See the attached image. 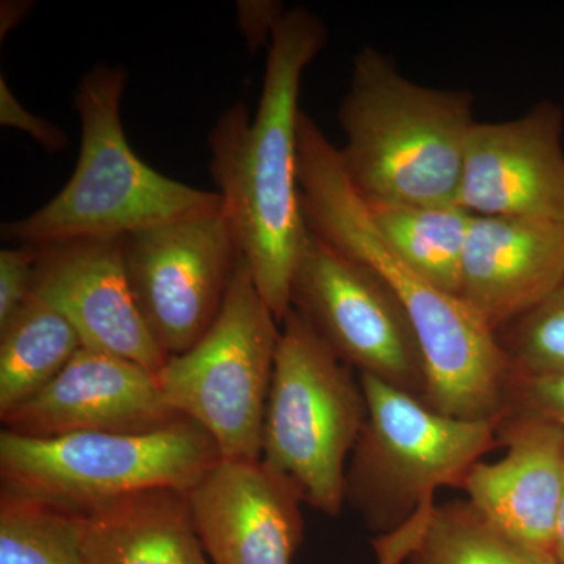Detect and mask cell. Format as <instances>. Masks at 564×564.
<instances>
[{
    "instance_id": "cell-9",
    "label": "cell",
    "mask_w": 564,
    "mask_h": 564,
    "mask_svg": "<svg viewBox=\"0 0 564 564\" xmlns=\"http://www.w3.org/2000/svg\"><path fill=\"white\" fill-rule=\"evenodd\" d=\"M291 306L358 375L425 399V358L399 296L313 232L293 273Z\"/></svg>"
},
{
    "instance_id": "cell-7",
    "label": "cell",
    "mask_w": 564,
    "mask_h": 564,
    "mask_svg": "<svg viewBox=\"0 0 564 564\" xmlns=\"http://www.w3.org/2000/svg\"><path fill=\"white\" fill-rule=\"evenodd\" d=\"M221 455L209 433L182 417L143 433L25 437L0 433V488L82 513L150 489L191 492Z\"/></svg>"
},
{
    "instance_id": "cell-24",
    "label": "cell",
    "mask_w": 564,
    "mask_h": 564,
    "mask_svg": "<svg viewBox=\"0 0 564 564\" xmlns=\"http://www.w3.org/2000/svg\"><path fill=\"white\" fill-rule=\"evenodd\" d=\"M35 262L36 248L32 245H18L0 251V328L31 296Z\"/></svg>"
},
{
    "instance_id": "cell-14",
    "label": "cell",
    "mask_w": 564,
    "mask_h": 564,
    "mask_svg": "<svg viewBox=\"0 0 564 564\" xmlns=\"http://www.w3.org/2000/svg\"><path fill=\"white\" fill-rule=\"evenodd\" d=\"M188 500L210 564H292L302 544V494L261 459H220Z\"/></svg>"
},
{
    "instance_id": "cell-2",
    "label": "cell",
    "mask_w": 564,
    "mask_h": 564,
    "mask_svg": "<svg viewBox=\"0 0 564 564\" xmlns=\"http://www.w3.org/2000/svg\"><path fill=\"white\" fill-rule=\"evenodd\" d=\"M299 180L310 231L377 273L403 304L425 358L423 402L452 417L500 421L514 372L496 334L459 296L426 281L392 250L351 187L339 151L304 111Z\"/></svg>"
},
{
    "instance_id": "cell-28",
    "label": "cell",
    "mask_w": 564,
    "mask_h": 564,
    "mask_svg": "<svg viewBox=\"0 0 564 564\" xmlns=\"http://www.w3.org/2000/svg\"><path fill=\"white\" fill-rule=\"evenodd\" d=\"M554 555L560 563L564 564V469L562 494H560L558 518H556Z\"/></svg>"
},
{
    "instance_id": "cell-12",
    "label": "cell",
    "mask_w": 564,
    "mask_h": 564,
    "mask_svg": "<svg viewBox=\"0 0 564 564\" xmlns=\"http://www.w3.org/2000/svg\"><path fill=\"white\" fill-rule=\"evenodd\" d=\"M35 248L31 295L65 315L84 347L131 359L158 375L170 358L133 300L122 237L63 240Z\"/></svg>"
},
{
    "instance_id": "cell-11",
    "label": "cell",
    "mask_w": 564,
    "mask_h": 564,
    "mask_svg": "<svg viewBox=\"0 0 564 564\" xmlns=\"http://www.w3.org/2000/svg\"><path fill=\"white\" fill-rule=\"evenodd\" d=\"M564 110L534 104L521 117L475 122L456 204L473 215L564 225Z\"/></svg>"
},
{
    "instance_id": "cell-16",
    "label": "cell",
    "mask_w": 564,
    "mask_h": 564,
    "mask_svg": "<svg viewBox=\"0 0 564 564\" xmlns=\"http://www.w3.org/2000/svg\"><path fill=\"white\" fill-rule=\"evenodd\" d=\"M564 281V225L473 215L459 299L494 334L544 302Z\"/></svg>"
},
{
    "instance_id": "cell-8",
    "label": "cell",
    "mask_w": 564,
    "mask_h": 564,
    "mask_svg": "<svg viewBox=\"0 0 564 564\" xmlns=\"http://www.w3.org/2000/svg\"><path fill=\"white\" fill-rule=\"evenodd\" d=\"M280 336V323L242 256L209 332L155 375L166 404L206 430L221 459H261Z\"/></svg>"
},
{
    "instance_id": "cell-18",
    "label": "cell",
    "mask_w": 564,
    "mask_h": 564,
    "mask_svg": "<svg viewBox=\"0 0 564 564\" xmlns=\"http://www.w3.org/2000/svg\"><path fill=\"white\" fill-rule=\"evenodd\" d=\"M84 347L73 323L36 296H29L0 328V415L52 383Z\"/></svg>"
},
{
    "instance_id": "cell-1",
    "label": "cell",
    "mask_w": 564,
    "mask_h": 564,
    "mask_svg": "<svg viewBox=\"0 0 564 564\" xmlns=\"http://www.w3.org/2000/svg\"><path fill=\"white\" fill-rule=\"evenodd\" d=\"M326 39L314 11L289 9L267 52L258 113L251 118L243 102H234L207 137L223 207L256 288L280 325L292 310L293 273L311 239L300 195V88Z\"/></svg>"
},
{
    "instance_id": "cell-21",
    "label": "cell",
    "mask_w": 564,
    "mask_h": 564,
    "mask_svg": "<svg viewBox=\"0 0 564 564\" xmlns=\"http://www.w3.org/2000/svg\"><path fill=\"white\" fill-rule=\"evenodd\" d=\"M0 564H87L76 513L0 488Z\"/></svg>"
},
{
    "instance_id": "cell-25",
    "label": "cell",
    "mask_w": 564,
    "mask_h": 564,
    "mask_svg": "<svg viewBox=\"0 0 564 564\" xmlns=\"http://www.w3.org/2000/svg\"><path fill=\"white\" fill-rule=\"evenodd\" d=\"M0 124L28 133L51 154L65 150L69 143L68 135L61 126L32 113L22 106L20 99L11 91L3 74L0 76Z\"/></svg>"
},
{
    "instance_id": "cell-6",
    "label": "cell",
    "mask_w": 564,
    "mask_h": 564,
    "mask_svg": "<svg viewBox=\"0 0 564 564\" xmlns=\"http://www.w3.org/2000/svg\"><path fill=\"white\" fill-rule=\"evenodd\" d=\"M367 414L359 377L292 307L281 323L261 462L288 478L304 503L337 516L345 502L347 459Z\"/></svg>"
},
{
    "instance_id": "cell-10",
    "label": "cell",
    "mask_w": 564,
    "mask_h": 564,
    "mask_svg": "<svg viewBox=\"0 0 564 564\" xmlns=\"http://www.w3.org/2000/svg\"><path fill=\"white\" fill-rule=\"evenodd\" d=\"M122 254L141 317L169 358L209 332L243 256L225 207L128 234Z\"/></svg>"
},
{
    "instance_id": "cell-13",
    "label": "cell",
    "mask_w": 564,
    "mask_h": 564,
    "mask_svg": "<svg viewBox=\"0 0 564 564\" xmlns=\"http://www.w3.org/2000/svg\"><path fill=\"white\" fill-rule=\"evenodd\" d=\"M147 367L82 347L52 383L0 421L25 437L143 433L180 421Z\"/></svg>"
},
{
    "instance_id": "cell-17",
    "label": "cell",
    "mask_w": 564,
    "mask_h": 564,
    "mask_svg": "<svg viewBox=\"0 0 564 564\" xmlns=\"http://www.w3.org/2000/svg\"><path fill=\"white\" fill-rule=\"evenodd\" d=\"M76 516L87 564H210L188 492L150 489Z\"/></svg>"
},
{
    "instance_id": "cell-3",
    "label": "cell",
    "mask_w": 564,
    "mask_h": 564,
    "mask_svg": "<svg viewBox=\"0 0 564 564\" xmlns=\"http://www.w3.org/2000/svg\"><path fill=\"white\" fill-rule=\"evenodd\" d=\"M474 111L473 93L415 84L362 46L337 113L351 187L366 204H456Z\"/></svg>"
},
{
    "instance_id": "cell-5",
    "label": "cell",
    "mask_w": 564,
    "mask_h": 564,
    "mask_svg": "<svg viewBox=\"0 0 564 564\" xmlns=\"http://www.w3.org/2000/svg\"><path fill=\"white\" fill-rule=\"evenodd\" d=\"M122 66L99 63L74 93L80 120L79 161L50 203L28 217L2 223L0 236L17 245L117 239L223 207L217 192L199 191L147 165L126 139Z\"/></svg>"
},
{
    "instance_id": "cell-15",
    "label": "cell",
    "mask_w": 564,
    "mask_h": 564,
    "mask_svg": "<svg viewBox=\"0 0 564 564\" xmlns=\"http://www.w3.org/2000/svg\"><path fill=\"white\" fill-rule=\"evenodd\" d=\"M499 443L507 454L478 462L464 478L469 502L505 534L554 554L564 469V426L538 415L508 411Z\"/></svg>"
},
{
    "instance_id": "cell-20",
    "label": "cell",
    "mask_w": 564,
    "mask_h": 564,
    "mask_svg": "<svg viewBox=\"0 0 564 564\" xmlns=\"http://www.w3.org/2000/svg\"><path fill=\"white\" fill-rule=\"evenodd\" d=\"M410 564H562L552 552L513 540L469 500L434 508Z\"/></svg>"
},
{
    "instance_id": "cell-4",
    "label": "cell",
    "mask_w": 564,
    "mask_h": 564,
    "mask_svg": "<svg viewBox=\"0 0 564 564\" xmlns=\"http://www.w3.org/2000/svg\"><path fill=\"white\" fill-rule=\"evenodd\" d=\"M367 421L345 474V500L361 513L378 564H402L421 541L444 486L462 488L467 473L499 443L500 421L437 413L419 397L358 375Z\"/></svg>"
},
{
    "instance_id": "cell-26",
    "label": "cell",
    "mask_w": 564,
    "mask_h": 564,
    "mask_svg": "<svg viewBox=\"0 0 564 564\" xmlns=\"http://www.w3.org/2000/svg\"><path fill=\"white\" fill-rule=\"evenodd\" d=\"M236 6L237 25L248 50L269 47L289 9L278 0H239Z\"/></svg>"
},
{
    "instance_id": "cell-19",
    "label": "cell",
    "mask_w": 564,
    "mask_h": 564,
    "mask_svg": "<svg viewBox=\"0 0 564 564\" xmlns=\"http://www.w3.org/2000/svg\"><path fill=\"white\" fill-rule=\"evenodd\" d=\"M393 251L415 273L458 296L473 214L458 204H366Z\"/></svg>"
},
{
    "instance_id": "cell-22",
    "label": "cell",
    "mask_w": 564,
    "mask_h": 564,
    "mask_svg": "<svg viewBox=\"0 0 564 564\" xmlns=\"http://www.w3.org/2000/svg\"><path fill=\"white\" fill-rule=\"evenodd\" d=\"M518 375L564 370V281L543 303L496 333Z\"/></svg>"
},
{
    "instance_id": "cell-27",
    "label": "cell",
    "mask_w": 564,
    "mask_h": 564,
    "mask_svg": "<svg viewBox=\"0 0 564 564\" xmlns=\"http://www.w3.org/2000/svg\"><path fill=\"white\" fill-rule=\"evenodd\" d=\"M33 9V2H22V0H7L0 7V36L13 31L20 25L22 20L28 18Z\"/></svg>"
},
{
    "instance_id": "cell-23",
    "label": "cell",
    "mask_w": 564,
    "mask_h": 564,
    "mask_svg": "<svg viewBox=\"0 0 564 564\" xmlns=\"http://www.w3.org/2000/svg\"><path fill=\"white\" fill-rule=\"evenodd\" d=\"M508 411L538 415L564 426V370L538 375L514 373Z\"/></svg>"
}]
</instances>
